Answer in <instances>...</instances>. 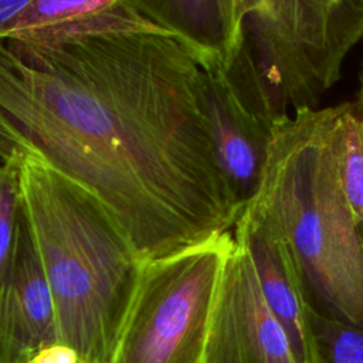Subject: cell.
<instances>
[{
    "instance_id": "obj_8",
    "label": "cell",
    "mask_w": 363,
    "mask_h": 363,
    "mask_svg": "<svg viewBox=\"0 0 363 363\" xmlns=\"http://www.w3.org/2000/svg\"><path fill=\"white\" fill-rule=\"evenodd\" d=\"M231 234L247 248L264 299L284 328L298 363H315L309 308L282 235L248 207L241 211Z\"/></svg>"
},
{
    "instance_id": "obj_14",
    "label": "cell",
    "mask_w": 363,
    "mask_h": 363,
    "mask_svg": "<svg viewBox=\"0 0 363 363\" xmlns=\"http://www.w3.org/2000/svg\"><path fill=\"white\" fill-rule=\"evenodd\" d=\"M315 363H363V329L325 319L309 309Z\"/></svg>"
},
{
    "instance_id": "obj_11",
    "label": "cell",
    "mask_w": 363,
    "mask_h": 363,
    "mask_svg": "<svg viewBox=\"0 0 363 363\" xmlns=\"http://www.w3.org/2000/svg\"><path fill=\"white\" fill-rule=\"evenodd\" d=\"M57 342L52 296L23 214L0 303V363H24Z\"/></svg>"
},
{
    "instance_id": "obj_16",
    "label": "cell",
    "mask_w": 363,
    "mask_h": 363,
    "mask_svg": "<svg viewBox=\"0 0 363 363\" xmlns=\"http://www.w3.org/2000/svg\"><path fill=\"white\" fill-rule=\"evenodd\" d=\"M31 0H0V41L7 30L28 7Z\"/></svg>"
},
{
    "instance_id": "obj_2",
    "label": "cell",
    "mask_w": 363,
    "mask_h": 363,
    "mask_svg": "<svg viewBox=\"0 0 363 363\" xmlns=\"http://www.w3.org/2000/svg\"><path fill=\"white\" fill-rule=\"evenodd\" d=\"M17 164L21 206L52 296L58 340L81 363H112L143 262L105 207L31 153Z\"/></svg>"
},
{
    "instance_id": "obj_5",
    "label": "cell",
    "mask_w": 363,
    "mask_h": 363,
    "mask_svg": "<svg viewBox=\"0 0 363 363\" xmlns=\"http://www.w3.org/2000/svg\"><path fill=\"white\" fill-rule=\"evenodd\" d=\"M233 234L143 262L112 363H201Z\"/></svg>"
},
{
    "instance_id": "obj_3",
    "label": "cell",
    "mask_w": 363,
    "mask_h": 363,
    "mask_svg": "<svg viewBox=\"0 0 363 363\" xmlns=\"http://www.w3.org/2000/svg\"><path fill=\"white\" fill-rule=\"evenodd\" d=\"M332 118L329 106L275 122L258 190L245 207L282 235L308 308L363 329V227L340 186Z\"/></svg>"
},
{
    "instance_id": "obj_15",
    "label": "cell",
    "mask_w": 363,
    "mask_h": 363,
    "mask_svg": "<svg viewBox=\"0 0 363 363\" xmlns=\"http://www.w3.org/2000/svg\"><path fill=\"white\" fill-rule=\"evenodd\" d=\"M24 363H81L77 352L57 342L34 352Z\"/></svg>"
},
{
    "instance_id": "obj_6",
    "label": "cell",
    "mask_w": 363,
    "mask_h": 363,
    "mask_svg": "<svg viewBox=\"0 0 363 363\" xmlns=\"http://www.w3.org/2000/svg\"><path fill=\"white\" fill-rule=\"evenodd\" d=\"M201 363H298L264 299L247 248L234 237L214 295Z\"/></svg>"
},
{
    "instance_id": "obj_17",
    "label": "cell",
    "mask_w": 363,
    "mask_h": 363,
    "mask_svg": "<svg viewBox=\"0 0 363 363\" xmlns=\"http://www.w3.org/2000/svg\"><path fill=\"white\" fill-rule=\"evenodd\" d=\"M354 102L359 106L362 119H363V61L360 64V69H359V88H357V94H356V99ZM362 227H363V217H362Z\"/></svg>"
},
{
    "instance_id": "obj_9",
    "label": "cell",
    "mask_w": 363,
    "mask_h": 363,
    "mask_svg": "<svg viewBox=\"0 0 363 363\" xmlns=\"http://www.w3.org/2000/svg\"><path fill=\"white\" fill-rule=\"evenodd\" d=\"M213 77H224L244 40L247 0H132Z\"/></svg>"
},
{
    "instance_id": "obj_13",
    "label": "cell",
    "mask_w": 363,
    "mask_h": 363,
    "mask_svg": "<svg viewBox=\"0 0 363 363\" xmlns=\"http://www.w3.org/2000/svg\"><path fill=\"white\" fill-rule=\"evenodd\" d=\"M21 216L17 164L13 159L0 160V303L14 259Z\"/></svg>"
},
{
    "instance_id": "obj_12",
    "label": "cell",
    "mask_w": 363,
    "mask_h": 363,
    "mask_svg": "<svg viewBox=\"0 0 363 363\" xmlns=\"http://www.w3.org/2000/svg\"><path fill=\"white\" fill-rule=\"evenodd\" d=\"M330 146L343 193L356 218L363 217V119L354 101L333 106Z\"/></svg>"
},
{
    "instance_id": "obj_4",
    "label": "cell",
    "mask_w": 363,
    "mask_h": 363,
    "mask_svg": "<svg viewBox=\"0 0 363 363\" xmlns=\"http://www.w3.org/2000/svg\"><path fill=\"white\" fill-rule=\"evenodd\" d=\"M362 38L359 0H247L238 54L278 122L316 109Z\"/></svg>"
},
{
    "instance_id": "obj_18",
    "label": "cell",
    "mask_w": 363,
    "mask_h": 363,
    "mask_svg": "<svg viewBox=\"0 0 363 363\" xmlns=\"http://www.w3.org/2000/svg\"><path fill=\"white\" fill-rule=\"evenodd\" d=\"M359 4H360V7L363 9V0H359Z\"/></svg>"
},
{
    "instance_id": "obj_10",
    "label": "cell",
    "mask_w": 363,
    "mask_h": 363,
    "mask_svg": "<svg viewBox=\"0 0 363 363\" xmlns=\"http://www.w3.org/2000/svg\"><path fill=\"white\" fill-rule=\"evenodd\" d=\"M201 92L218 166L244 210L258 190L274 126L250 113L224 77L203 72Z\"/></svg>"
},
{
    "instance_id": "obj_1",
    "label": "cell",
    "mask_w": 363,
    "mask_h": 363,
    "mask_svg": "<svg viewBox=\"0 0 363 363\" xmlns=\"http://www.w3.org/2000/svg\"><path fill=\"white\" fill-rule=\"evenodd\" d=\"M201 69L177 41L130 34L0 41V159L31 153L91 193L140 262L233 233Z\"/></svg>"
},
{
    "instance_id": "obj_7",
    "label": "cell",
    "mask_w": 363,
    "mask_h": 363,
    "mask_svg": "<svg viewBox=\"0 0 363 363\" xmlns=\"http://www.w3.org/2000/svg\"><path fill=\"white\" fill-rule=\"evenodd\" d=\"M130 34L170 37L145 17L132 0H31L3 41L50 48Z\"/></svg>"
}]
</instances>
